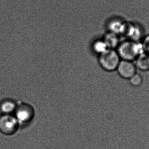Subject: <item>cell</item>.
<instances>
[{"instance_id": "cell-4", "label": "cell", "mask_w": 149, "mask_h": 149, "mask_svg": "<svg viewBox=\"0 0 149 149\" xmlns=\"http://www.w3.org/2000/svg\"><path fill=\"white\" fill-rule=\"evenodd\" d=\"M14 116L17 120L19 125H24L30 122L34 115V111L31 105L25 103L17 104Z\"/></svg>"}, {"instance_id": "cell-5", "label": "cell", "mask_w": 149, "mask_h": 149, "mask_svg": "<svg viewBox=\"0 0 149 149\" xmlns=\"http://www.w3.org/2000/svg\"><path fill=\"white\" fill-rule=\"evenodd\" d=\"M119 75L124 79H129L136 73V67L132 61L121 60L117 69Z\"/></svg>"}, {"instance_id": "cell-9", "label": "cell", "mask_w": 149, "mask_h": 149, "mask_svg": "<svg viewBox=\"0 0 149 149\" xmlns=\"http://www.w3.org/2000/svg\"><path fill=\"white\" fill-rule=\"evenodd\" d=\"M136 66L143 71L149 70V54L142 53L136 58Z\"/></svg>"}, {"instance_id": "cell-3", "label": "cell", "mask_w": 149, "mask_h": 149, "mask_svg": "<svg viewBox=\"0 0 149 149\" xmlns=\"http://www.w3.org/2000/svg\"><path fill=\"white\" fill-rule=\"evenodd\" d=\"M20 127L14 115H0V132L6 136L14 134Z\"/></svg>"}, {"instance_id": "cell-10", "label": "cell", "mask_w": 149, "mask_h": 149, "mask_svg": "<svg viewBox=\"0 0 149 149\" xmlns=\"http://www.w3.org/2000/svg\"><path fill=\"white\" fill-rule=\"evenodd\" d=\"M93 49L94 52L99 56L100 54L107 51L108 49V48L105 43V42L102 39L95 42L94 44Z\"/></svg>"}, {"instance_id": "cell-12", "label": "cell", "mask_w": 149, "mask_h": 149, "mask_svg": "<svg viewBox=\"0 0 149 149\" xmlns=\"http://www.w3.org/2000/svg\"><path fill=\"white\" fill-rule=\"evenodd\" d=\"M142 46L144 51L149 54V35L144 38Z\"/></svg>"}, {"instance_id": "cell-2", "label": "cell", "mask_w": 149, "mask_h": 149, "mask_svg": "<svg viewBox=\"0 0 149 149\" xmlns=\"http://www.w3.org/2000/svg\"><path fill=\"white\" fill-rule=\"evenodd\" d=\"M120 59L116 50L108 49L99 55L98 62L102 69L111 72L116 70L120 62Z\"/></svg>"}, {"instance_id": "cell-1", "label": "cell", "mask_w": 149, "mask_h": 149, "mask_svg": "<svg viewBox=\"0 0 149 149\" xmlns=\"http://www.w3.org/2000/svg\"><path fill=\"white\" fill-rule=\"evenodd\" d=\"M117 52L122 60L132 61L142 54L144 51L142 45L138 44L133 42H124L120 44Z\"/></svg>"}, {"instance_id": "cell-8", "label": "cell", "mask_w": 149, "mask_h": 149, "mask_svg": "<svg viewBox=\"0 0 149 149\" xmlns=\"http://www.w3.org/2000/svg\"><path fill=\"white\" fill-rule=\"evenodd\" d=\"M108 49H114L119 45V39L118 35L112 32H108L103 38Z\"/></svg>"}, {"instance_id": "cell-6", "label": "cell", "mask_w": 149, "mask_h": 149, "mask_svg": "<svg viewBox=\"0 0 149 149\" xmlns=\"http://www.w3.org/2000/svg\"><path fill=\"white\" fill-rule=\"evenodd\" d=\"M17 104L12 99H3L0 101V113L1 115H13Z\"/></svg>"}, {"instance_id": "cell-11", "label": "cell", "mask_w": 149, "mask_h": 149, "mask_svg": "<svg viewBox=\"0 0 149 149\" xmlns=\"http://www.w3.org/2000/svg\"><path fill=\"white\" fill-rule=\"evenodd\" d=\"M129 80L130 84L136 87L140 86L143 83L142 77L141 74L136 73Z\"/></svg>"}, {"instance_id": "cell-7", "label": "cell", "mask_w": 149, "mask_h": 149, "mask_svg": "<svg viewBox=\"0 0 149 149\" xmlns=\"http://www.w3.org/2000/svg\"><path fill=\"white\" fill-rule=\"evenodd\" d=\"M126 29V26L125 24L118 18H113L108 24L107 30L108 32H112L118 35L125 32Z\"/></svg>"}]
</instances>
